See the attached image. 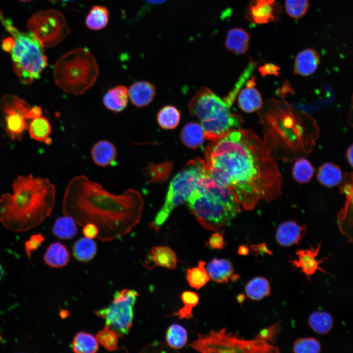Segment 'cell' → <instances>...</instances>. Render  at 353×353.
Returning <instances> with one entry per match:
<instances>
[{
	"mask_svg": "<svg viewBox=\"0 0 353 353\" xmlns=\"http://www.w3.org/2000/svg\"><path fill=\"white\" fill-rule=\"evenodd\" d=\"M206 173L227 187L245 210L282 193V176L265 142L251 129L230 130L204 150Z\"/></svg>",
	"mask_w": 353,
	"mask_h": 353,
	"instance_id": "6da1fadb",
	"label": "cell"
},
{
	"mask_svg": "<svg viewBox=\"0 0 353 353\" xmlns=\"http://www.w3.org/2000/svg\"><path fill=\"white\" fill-rule=\"evenodd\" d=\"M141 194L128 188L120 194L106 190L87 176H74L68 183L62 200V212L79 226L89 223L99 229L103 242L122 237L139 223L144 207Z\"/></svg>",
	"mask_w": 353,
	"mask_h": 353,
	"instance_id": "7a4b0ae2",
	"label": "cell"
},
{
	"mask_svg": "<svg viewBox=\"0 0 353 353\" xmlns=\"http://www.w3.org/2000/svg\"><path fill=\"white\" fill-rule=\"evenodd\" d=\"M12 193L0 197V222L6 229L23 232L50 216L55 202V186L47 178L20 175L12 184Z\"/></svg>",
	"mask_w": 353,
	"mask_h": 353,
	"instance_id": "3957f363",
	"label": "cell"
},
{
	"mask_svg": "<svg viewBox=\"0 0 353 353\" xmlns=\"http://www.w3.org/2000/svg\"><path fill=\"white\" fill-rule=\"evenodd\" d=\"M251 63L226 97L220 98L208 88L202 87L189 101L190 113L199 119L206 140L216 139L242 124V117L233 112L231 106L253 70L254 63Z\"/></svg>",
	"mask_w": 353,
	"mask_h": 353,
	"instance_id": "277c9868",
	"label": "cell"
},
{
	"mask_svg": "<svg viewBox=\"0 0 353 353\" xmlns=\"http://www.w3.org/2000/svg\"><path fill=\"white\" fill-rule=\"evenodd\" d=\"M94 56L85 48L73 49L56 62L53 76L55 84L64 92L80 95L91 89L99 75Z\"/></svg>",
	"mask_w": 353,
	"mask_h": 353,
	"instance_id": "5b68a950",
	"label": "cell"
},
{
	"mask_svg": "<svg viewBox=\"0 0 353 353\" xmlns=\"http://www.w3.org/2000/svg\"><path fill=\"white\" fill-rule=\"evenodd\" d=\"M0 23L14 40L10 51L13 71L23 83H32L48 66L44 48L31 32L19 30L0 11Z\"/></svg>",
	"mask_w": 353,
	"mask_h": 353,
	"instance_id": "8992f818",
	"label": "cell"
},
{
	"mask_svg": "<svg viewBox=\"0 0 353 353\" xmlns=\"http://www.w3.org/2000/svg\"><path fill=\"white\" fill-rule=\"evenodd\" d=\"M186 203L199 223L210 230L230 224L241 211V206L230 191L215 193L196 189Z\"/></svg>",
	"mask_w": 353,
	"mask_h": 353,
	"instance_id": "52a82bcc",
	"label": "cell"
},
{
	"mask_svg": "<svg viewBox=\"0 0 353 353\" xmlns=\"http://www.w3.org/2000/svg\"><path fill=\"white\" fill-rule=\"evenodd\" d=\"M206 174L204 160L197 157L188 161L170 183L164 204L150 224L157 231L175 208L187 201Z\"/></svg>",
	"mask_w": 353,
	"mask_h": 353,
	"instance_id": "ba28073f",
	"label": "cell"
},
{
	"mask_svg": "<svg viewBox=\"0 0 353 353\" xmlns=\"http://www.w3.org/2000/svg\"><path fill=\"white\" fill-rule=\"evenodd\" d=\"M197 338L188 344L192 349L202 353H279V349L267 342L256 338L245 339L236 333L227 331L223 328L211 330L206 334H197Z\"/></svg>",
	"mask_w": 353,
	"mask_h": 353,
	"instance_id": "9c48e42d",
	"label": "cell"
},
{
	"mask_svg": "<svg viewBox=\"0 0 353 353\" xmlns=\"http://www.w3.org/2000/svg\"><path fill=\"white\" fill-rule=\"evenodd\" d=\"M27 27L44 48L56 46L70 32L65 17L55 9L36 12L28 20Z\"/></svg>",
	"mask_w": 353,
	"mask_h": 353,
	"instance_id": "30bf717a",
	"label": "cell"
},
{
	"mask_svg": "<svg viewBox=\"0 0 353 353\" xmlns=\"http://www.w3.org/2000/svg\"><path fill=\"white\" fill-rule=\"evenodd\" d=\"M138 296V293L133 290L124 289L117 291L108 307L94 311V313L105 320L106 326L122 337L127 334L132 326L133 308Z\"/></svg>",
	"mask_w": 353,
	"mask_h": 353,
	"instance_id": "8fae6325",
	"label": "cell"
},
{
	"mask_svg": "<svg viewBox=\"0 0 353 353\" xmlns=\"http://www.w3.org/2000/svg\"><path fill=\"white\" fill-rule=\"evenodd\" d=\"M281 8L276 0H252L247 7L245 17L251 24H266L280 19Z\"/></svg>",
	"mask_w": 353,
	"mask_h": 353,
	"instance_id": "7c38bea8",
	"label": "cell"
},
{
	"mask_svg": "<svg viewBox=\"0 0 353 353\" xmlns=\"http://www.w3.org/2000/svg\"><path fill=\"white\" fill-rule=\"evenodd\" d=\"M340 186L341 193L345 195L346 200L342 209L337 215V224L341 232L349 241L352 242L353 229V173H346L342 177Z\"/></svg>",
	"mask_w": 353,
	"mask_h": 353,
	"instance_id": "4fadbf2b",
	"label": "cell"
},
{
	"mask_svg": "<svg viewBox=\"0 0 353 353\" xmlns=\"http://www.w3.org/2000/svg\"><path fill=\"white\" fill-rule=\"evenodd\" d=\"M321 247V243L315 247L310 246L309 249L298 250L296 254L298 259L288 260L295 269L300 268L301 271L309 280L310 277L317 270L323 273H327L320 267V264L324 261V259L318 260L316 258Z\"/></svg>",
	"mask_w": 353,
	"mask_h": 353,
	"instance_id": "5bb4252c",
	"label": "cell"
},
{
	"mask_svg": "<svg viewBox=\"0 0 353 353\" xmlns=\"http://www.w3.org/2000/svg\"><path fill=\"white\" fill-rule=\"evenodd\" d=\"M177 255L173 250L168 246L159 245L151 249L143 265L149 269L160 266L173 270L177 266Z\"/></svg>",
	"mask_w": 353,
	"mask_h": 353,
	"instance_id": "9a60e30c",
	"label": "cell"
},
{
	"mask_svg": "<svg viewBox=\"0 0 353 353\" xmlns=\"http://www.w3.org/2000/svg\"><path fill=\"white\" fill-rule=\"evenodd\" d=\"M306 232V227L298 224L294 221L281 223L278 227L276 235L277 243L283 247L297 244Z\"/></svg>",
	"mask_w": 353,
	"mask_h": 353,
	"instance_id": "2e32d148",
	"label": "cell"
},
{
	"mask_svg": "<svg viewBox=\"0 0 353 353\" xmlns=\"http://www.w3.org/2000/svg\"><path fill=\"white\" fill-rule=\"evenodd\" d=\"M129 100L137 107L148 105L153 101L156 93L154 85L146 80L132 83L128 88Z\"/></svg>",
	"mask_w": 353,
	"mask_h": 353,
	"instance_id": "e0dca14e",
	"label": "cell"
},
{
	"mask_svg": "<svg viewBox=\"0 0 353 353\" xmlns=\"http://www.w3.org/2000/svg\"><path fill=\"white\" fill-rule=\"evenodd\" d=\"M254 86V79L252 78L247 82L246 87L240 90L237 95L239 107L246 113L253 112L262 107L261 95Z\"/></svg>",
	"mask_w": 353,
	"mask_h": 353,
	"instance_id": "ac0fdd59",
	"label": "cell"
},
{
	"mask_svg": "<svg viewBox=\"0 0 353 353\" xmlns=\"http://www.w3.org/2000/svg\"><path fill=\"white\" fill-rule=\"evenodd\" d=\"M320 62V55L314 49H306L297 55L294 66V73L302 76H308L317 69Z\"/></svg>",
	"mask_w": 353,
	"mask_h": 353,
	"instance_id": "d6986e66",
	"label": "cell"
},
{
	"mask_svg": "<svg viewBox=\"0 0 353 353\" xmlns=\"http://www.w3.org/2000/svg\"><path fill=\"white\" fill-rule=\"evenodd\" d=\"M129 101L128 88L123 85L111 88L102 98V103L105 108L114 113L125 110Z\"/></svg>",
	"mask_w": 353,
	"mask_h": 353,
	"instance_id": "ffe728a7",
	"label": "cell"
},
{
	"mask_svg": "<svg viewBox=\"0 0 353 353\" xmlns=\"http://www.w3.org/2000/svg\"><path fill=\"white\" fill-rule=\"evenodd\" d=\"M91 158L97 165L107 167L116 160L117 151L115 146L107 140H101L94 144L91 150Z\"/></svg>",
	"mask_w": 353,
	"mask_h": 353,
	"instance_id": "44dd1931",
	"label": "cell"
},
{
	"mask_svg": "<svg viewBox=\"0 0 353 353\" xmlns=\"http://www.w3.org/2000/svg\"><path fill=\"white\" fill-rule=\"evenodd\" d=\"M210 279L217 283H227L234 274L233 263L225 258H213L205 267Z\"/></svg>",
	"mask_w": 353,
	"mask_h": 353,
	"instance_id": "7402d4cb",
	"label": "cell"
},
{
	"mask_svg": "<svg viewBox=\"0 0 353 353\" xmlns=\"http://www.w3.org/2000/svg\"><path fill=\"white\" fill-rule=\"evenodd\" d=\"M250 41V35L247 31L242 28H233L227 33L225 46L234 54H242L247 51Z\"/></svg>",
	"mask_w": 353,
	"mask_h": 353,
	"instance_id": "603a6c76",
	"label": "cell"
},
{
	"mask_svg": "<svg viewBox=\"0 0 353 353\" xmlns=\"http://www.w3.org/2000/svg\"><path fill=\"white\" fill-rule=\"evenodd\" d=\"M180 139L185 146L190 149H195L202 146L205 138L201 124L195 122L187 123L181 129Z\"/></svg>",
	"mask_w": 353,
	"mask_h": 353,
	"instance_id": "cb8c5ba5",
	"label": "cell"
},
{
	"mask_svg": "<svg viewBox=\"0 0 353 353\" xmlns=\"http://www.w3.org/2000/svg\"><path fill=\"white\" fill-rule=\"evenodd\" d=\"M70 253L66 247L59 242L50 244L44 256L45 263L54 268L62 267L68 263Z\"/></svg>",
	"mask_w": 353,
	"mask_h": 353,
	"instance_id": "d4e9b609",
	"label": "cell"
},
{
	"mask_svg": "<svg viewBox=\"0 0 353 353\" xmlns=\"http://www.w3.org/2000/svg\"><path fill=\"white\" fill-rule=\"evenodd\" d=\"M342 177V172L339 166L329 162L322 165L317 175L318 181L328 187H332L340 183Z\"/></svg>",
	"mask_w": 353,
	"mask_h": 353,
	"instance_id": "484cf974",
	"label": "cell"
},
{
	"mask_svg": "<svg viewBox=\"0 0 353 353\" xmlns=\"http://www.w3.org/2000/svg\"><path fill=\"white\" fill-rule=\"evenodd\" d=\"M30 108L23 99L14 95H7L0 99V111L5 114L18 113L27 119Z\"/></svg>",
	"mask_w": 353,
	"mask_h": 353,
	"instance_id": "4316f807",
	"label": "cell"
},
{
	"mask_svg": "<svg viewBox=\"0 0 353 353\" xmlns=\"http://www.w3.org/2000/svg\"><path fill=\"white\" fill-rule=\"evenodd\" d=\"M270 284L267 279L256 277L251 279L245 286L247 296L254 301H259L270 294Z\"/></svg>",
	"mask_w": 353,
	"mask_h": 353,
	"instance_id": "83f0119b",
	"label": "cell"
},
{
	"mask_svg": "<svg viewBox=\"0 0 353 353\" xmlns=\"http://www.w3.org/2000/svg\"><path fill=\"white\" fill-rule=\"evenodd\" d=\"M6 115L5 125L8 134L14 140H20L28 127V120L18 113Z\"/></svg>",
	"mask_w": 353,
	"mask_h": 353,
	"instance_id": "f1b7e54d",
	"label": "cell"
},
{
	"mask_svg": "<svg viewBox=\"0 0 353 353\" xmlns=\"http://www.w3.org/2000/svg\"><path fill=\"white\" fill-rule=\"evenodd\" d=\"M97 250L96 243L91 239L83 237L78 239L74 244L73 254L77 260L86 262L93 258Z\"/></svg>",
	"mask_w": 353,
	"mask_h": 353,
	"instance_id": "f546056e",
	"label": "cell"
},
{
	"mask_svg": "<svg viewBox=\"0 0 353 353\" xmlns=\"http://www.w3.org/2000/svg\"><path fill=\"white\" fill-rule=\"evenodd\" d=\"M28 129L30 136L34 140L46 144L50 143L49 136L51 131V126L45 117L41 116L33 119Z\"/></svg>",
	"mask_w": 353,
	"mask_h": 353,
	"instance_id": "4dcf8cb0",
	"label": "cell"
},
{
	"mask_svg": "<svg viewBox=\"0 0 353 353\" xmlns=\"http://www.w3.org/2000/svg\"><path fill=\"white\" fill-rule=\"evenodd\" d=\"M76 225L72 217L64 215L55 220L52 229V232L59 239H70L77 233Z\"/></svg>",
	"mask_w": 353,
	"mask_h": 353,
	"instance_id": "1f68e13d",
	"label": "cell"
},
{
	"mask_svg": "<svg viewBox=\"0 0 353 353\" xmlns=\"http://www.w3.org/2000/svg\"><path fill=\"white\" fill-rule=\"evenodd\" d=\"M205 265V261L200 260L197 266L186 270V279L191 287L199 290L204 286L209 281L210 277Z\"/></svg>",
	"mask_w": 353,
	"mask_h": 353,
	"instance_id": "d6a6232c",
	"label": "cell"
},
{
	"mask_svg": "<svg viewBox=\"0 0 353 353\" xmlns=\"http://www.w3.org/2000/svg\"><path fill=\"white\" fill-rule=\"evenodd\" d=\"M72 347L76 353H94L99 349V344L93 335L81 331L75 336Z\"/></svg>",
	"mask_w": 353,
	"mask_h": 353,
	"instance_id": "836d02e7",
	"label": "cell"
},
{
	"mask_svg": "<svg viewBox=\"0 0 353 353\" xmlns=\"http://www.w3.org/2000/svg\"><path fill=\"white\" fill-rule=\"evenodd\" d=\"M180 298L183 306L168 316H177L178 320L190 319L193 317V309L199 303V296L194 291L186 290L181 294Z\"/></svg>",
	"mask_w": 353,
	"mask_h": 353,
	"instance_id": "e575fe53",
	"label": "cell"
},
{
	"mask_svg": "<svg viewBox=\"0 0 353 353\" xmlns=\"http://www.w3.org/2000/svg\"><path fill=\"white\" fill-rule=\"evenodd\" d=\"M172 167L171 162L166 161L159 164L150 162L143 169V173L147 178L148 183H159L167 179Z\"/></svg>",
	"mask_w": 353,
	"mask_h": 353,
	"instance_id": "d590c367",
	"label": "cell"
},
{
	"mask_svg": "<svg viewBox=\"0 0 353 353\" xmlns=\"http://www.w3.org/2000/svg\"><path fill=\"white\" fill-rule=\"evenodd\" d=\"M157 122L159 126L164 129L176 128L180 120V111L173 105L163 107L157 113Z\"/></svg>",
	"mask_w": 353,
	"mask_h": 353,
	"instance_id": "8d00e7d4",
	"label": "cell"
},
{
	"mask_svg": "<svg viewBox=\"0 0 353 353\" xmlns=\"http://www.w3.org/2000/svg\"><path fill=\"white\" fill-rule=\"evenodd\" d=\"M308 323L310 328L317 333L325 334L328 333L333 327V320L331 315L325 311L312 313Z\"/></svg>",
	"mask_w": 353,
	"mask_h": 353,
	"instance_id": "74e56055",
	"label": "cell"
},
{
	"mask_svg": "<svg viewBox=\"0 0 353 353\" xmlns=\"http://www.w3.org/2000/svg\"><path fill=\"white\" fill-rule=\"evenodd\" d=\"M109 11L101 5L93 6L86 18V25L91 29L100 30L107 25L109 20Z\"/></svg>",
	"mask_w": 353,
	"mask_h": 353,
	"instance_id": "f35d334b",
	"label": "cell"
},
{
	"mask_svg": "<svg viewBox=\"0 0 353 353\" xmlns=\"http://www.w3.org/2000/svg\"><path fill=\"white\" fill-rule=\"evenodd\" d=\"M165 340L171 348L175 350L181 349L187 342V332L182 326L173 324L170 326L166 331Z\"/></svg>",
	"mask_w": 353,
	"mask_h": 353,
	"instance_id": "ab89813d",
	"label": "cell"
},
{
	"mask_svg": "<svg viewBox=\"0 0 353 353\" xmlns=\"http://www.w3.org/2000/svg\"><path fill=\"white\" fill-rule=\"evenodd\" d=\"M314 174V169L311 164L304 158L296 160L292 170L294 179L301 183L309 181Z\"/></svg>",
	"mask_w": 353,
	"mask_h": 353,
	"instance_id": "60d3db41",
	"label": "cell"
},
{
	"mask_svg": "<svg viewBox=\"0 0 353 353\" xmlns=\"http://www.w3.org/2000/svg\"><path fill=\"white\" fill-rule=\"evenodd\" d=\"M118 336L115 330L106 326L97 333L96 338L107 350L115 351L118 349Z\"/></svg>",
	"mask_w": 353,
	"mask_h": 353,
	"instance_id": "b9f144b4",
	"label": "cell"
},
{
	"mask_svg": "<svg viewBox=\"0 0 353 353\" xmlns=\"http://www.w3.org/2000/svg\"><path fill=\"white\" fill-rule=\"evenodd\" d=\"M320 342L314 338H302L297 339L293 346L296 353H317L321 351Z\"/></svg>",
	"mask_w": 353,
	"mask_h": 353,
	"instance_id": "7bdbcfd3",
	"label": "cell"
},
{
	"mask_svg": "<svg viewBox=\"0 0 353 353\" xmlns=\"http://www.w3.org/2000/svg\"><path fill=\"white\" fill-rule=\"evenodd\" d=\"M309 7L308 0H285V8L291 17L299 19L306 13Z\"/></svg>",
	"mask_w": 353,
	"mask_h": 353,
	"instance_id": "ee69618b",
	"label": "cell"
},
{
	"mask_svg": "<svg viewBox=\"0 0 353 353\" xmlns=\"http://www.w3.org/2000/svg\"><path fill=\"white\" fill-rule=\"evenodd\" d=\"M280 321L268 328L261 329L256 335L255 338L266 342L273 341L281 329Z\"/></svg>",
	"mask_w": 353,
	"mask_h": 353,
	"instance_id": "f6af8a7d",
	"label": "cell"
},
{
	"mask_svg": "<svg viewBox=\"0 0 353 353\" xmlns=\"http://www.w3.org/2000/svg\"><path fill=\"white\" fill-rule=\"evenodd\" d=\"M44 237L41 234H35L30 236L25 243V249L29 255L41 245L44 241Z\"/></svg>",
	"mask_w": 353,
	"mask_h": 353,
	"instance_id": "bcb514c9",
	"label": "cell"
},
{
	"mask_svg": "<svg viewBox=\"0 0 353 353\" xmlns=\"http://www.w3.org/2000/svg\"><path fill=\"white\" fill-rule=\"evenodd\" d=\"M226 245V243L225 242L223 236L218 232L213 234L208 242V246L212 249H222Z\"/></svg>",
	"mask_w": 353,
	"mask_h": 353,
	"instance_id": "7dc6e473",
	"label": "cell"
},
{
	"mask_svg": "<svg viewBox=\"0 0 353 353\" xmlns=\"http://www.w3.org/2000/svg\"><path fill=\"white\" fill-rule=\"evenodd\" d=\"M82 233L85 237L93 239L98 237L99 229L94 224L89 223L83 226Z\"/></svg>",
	"mask_w": 353,
	"mask_h": 353,
	"instance_id": "c3c4849f",
	"label": "cell"
},
{
	"mask_svg": "<svg viewBox=\"0 0 353 353\" xmlns=\"http://www.w3.org/2000/svg\"><path fill=\"white\" fill-rule=\"evenodd\" d=\"M260 71L262 75L267 74H278L279 68L274 64L270 63L266 64L265 65L259 68Z\"/></svg>",
	"mask_w": 353,
	"mask_h": 353,
	"instance_id": "681fc988",
	"label": "cell"
},
{
	"mask_svg": "<svg viewBox=\"0 0 353 353\" xmlns=\"http://www.w3.org/2000/svg\"><path fill=\"white\" fill-rule=\"evenodd\" d=\"M252 250L254 252V254L255 255H258L261 253H267L269 254H272V253L271 251L268 250L266 246L263 244H258V245H252L251 246Z\"/></svg>",
	"mask_w": 353,
	"mask_h": 353,
	"instance_id": "f907efd6",
	"label": "cell"
},
{
	"mask_svg": "<svg viewBox=\"0 0 353 353\" xmlns=\"http://www.w3.org/2000/svg\"><path fill=\"white\" fill-rule=\"evenodd\" d=\"M14 45V40L11 36L2 40L1 48L6 52H10Z\"/></svg>",
	"mask_w": 353,
	"mask_h": 353,
	"instance_id": "816d5d0a",
	"label": "cell"
},
{
	"mask_svg": "<svg viewBox=\"0 0 353 353\" xmlns=\"http://www.w3.org/2000/svg\"><path fill=\"white\" fill-rule=\"evenodd\" d=\"M42 114V109L40 107L35 106L31 107L29 112L27 115V119L28 120L33 119L34 118L41 116Z\"/></svg>",
	"mask_w": 353,
	"mask_h": 353,
	"instance_id": "f5cc1de1",
	"label": "cell"
},
{
	"mask_svg": "<svg viewBox=\"0 0 353 353\" xmlns=\"http://www.w3.org/2000/svg\"><path fill=\"white\" fill-rule=\"evenodd\" d=\"M353 145L352 144L347 149L346 152V157L349 165L353 167Z\"/></svg>",
	"mask_w": 353,
	"mask_h": 353,
	"instance_id": "db71d44e",
	"label": "cell"
},
{
	"mask_svg": "<svg viewBox=\"0 0 353 353\" xmlns=\"http://www.w3.org/2000/svg\"><path fill=\"white\" fill-rule=\"evenodd\" d=\"M237 253L241 255H247L249 253V250L247 246L243 245L239 247Z\"/></svg>",
	"mask_w": 353,
	"mask_h": 353,
	"instance_id": "11a10c76",
	"label": "cell"
},
{
	"mask_svg": "<svg viewBox=\"0 0 353 353\" xmlns=\"http://www.w3.org/2000/svg\"><path fill=\"white\" fill-rule=\"evenodd\" d=\"M245 299V295L244 294H240L236 297V300L237 302L241 305L244 302Z\"/></svg>",
	"mask_w": 353,
	"mask_h": 353,
	"instance_id": "9f6ffc18",
	"label": "cell"
},
{
	"mask_svg": "<svg viewBox=\"0 0 353 353\" xmlns=\"http://www.w3.org/2000/svg\"><path fill=\"white\" fill-rule=\"evenodd\" d=\"M50 1V2H54V3H68L71 1H72L74 0H48Z\"/></svg>",
	"mask_w": 353,
	"mask_h": 353,
	"instance_id": "6f0895ef",
	"label": "cell"
},
{
	"mask_svg": "<svg viewBox=\"0 0 353 353\" xmlns=\"http://www.w3.org/2000/svg\"><path fill=\"white\" fill-rule=\"evenodd\" d=\"M148 2L153 4H160L166 1V0H146Z\"/></svg>",
	"mask_w": 353,
	"mask_h": 353,
	"instance_id": "680465c9",
	"label": "cell"
},
{
	"mask_svg": "<svg viewBox=\"0 0 353 353\" xmlns=\"http://www.w3.org/2000/svg\"><path fill=\"white\" fill-rule=\"evenodd\" d=\"M4 274V269H3L1 264H0V280H1L2 277H3Z\"/></svg>",
	"mask_w": 353,
	"mask_h": 353,
	"instance_id": "91938a15",
	"label": "cell"
},
{
	"mask_svg": "<svg viewBox=\"0 0 353 353\" xmlns=\"http://www.w3.org/2000/svg\"><path fill=\"white\" fill-rule=\"evenodd\" d=\"M19 1H22V2H28L32 1L33 0H18Z\"/></svg>",
	"mask_w": 353,
	"mask_h": 353,
	"instance_id": "94428289",
	"label": "cell"
},
{
	"mask_svg": "<svg viewBox=\"0 0 353 353\" xmlns=\"http://www.w3.org/2000/svg\"><path fill=\"white\" fill-rule=\"evenodd\" d=\"M1 339H2V337H1V334H0V342L1 340Z\"/></svg>",
	"mask_w": 353,
	"mask_h": 353,
	"instance_id": "6125c7cd",
	"label": "cell"
}]
</instances>
